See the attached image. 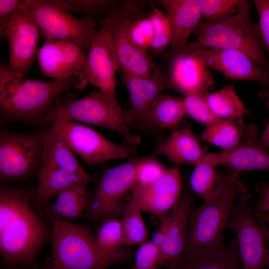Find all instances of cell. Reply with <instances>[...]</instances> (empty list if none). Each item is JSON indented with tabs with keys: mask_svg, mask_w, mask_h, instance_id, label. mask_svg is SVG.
I'll use <instances>...</instances> for the list:
<instances>
[{
	"mask_svg": "<svg viewBox=\"0 0 269 269\" xmlns=\"http://www.w3.org/2000/svg\"><path fill=\"white\" fill-rule=\"evenodd\" d=\"M157 152L177 165H195L207 154L195 134L187 128L174 132L159 146Z\"/></svg>",
	"mask_w": 269,
	"mask_h": 269,
	"instance_id": "obj_24",
	"label": "cell"
},
{
	"mask_svg": "<svg viewBox=\"0 0 269 269\" xmlns=\"http://www.w3.org/2000/svg\"><path fill=\"white\" fill-rule=\"evenodd\" d=\"M148 16L153 28L152 38L149 50L153 56L158 57L164 53L171 44V25L166 13L156 7H151Z\"/></svg>",
	"mask_w": 269,
	"mask_h": 269,
	"instance_id": "obj_34",
	"label": "cell"
},
{
	"mask_svg": "<svg viewBox=\"0 0 269 269\" xmlns=\"http://www.w3.org/2000/svg\"><path fill=\"white\" fill-rule=\"evenodd\" d=\"M122 74V80L132 103L131 108L127 111L129 124L134 122L147 124L148 114L154 101L164 91L172 89L167 76L159 66L147 77Z\"/></svg>",
	"mask_w": 269,
	"mask_h": 269,
	"instance_id": "obj_18",
	"label": "cell"
},
{
	"mask_svg": "<svg viewBox=\"0 0 269 269\" xmlns=\"http://www.w3.org/2000/svg\"><path fill=\"white\" fill-rule=\"evenodd\" d=\"M193 196L183 192L173 208L166 216L167 230L165 242L161 250V266L163 263L181 256L185 249L188 231Z\"/></svg>",
	"mask_w": 269,
	"mask_h": 269,
	"instance_id": "obj_22",
	"label": "cell"
},
{
	"mask_svg": "<svg viewBox=\"0 0 269 269\" xmlns=\"http://www.w3.org/2000/svg\"><path fill=\"white\" fill-rule=\"evenodd\" d=\"M43 165L50 166L84 177L92 182L94 178L78 162L73 151L49 128L44 130Z\"/></svg>",
	"mask_w": 269,
	"mask_h": 269,
	"instance_id": "obj_27",
	"label": "cell"
},
{
	"mask_svg": "<svg viewBox=\"0 0 269 269\" xmlns=\"http://www.w3.org/2000/svg\"><path fill=\"white\" fill-rule=\"evenodd\" d=\"M250 193L241 194L234 206L228 228L235 234L241 269H265L268 247L262 223L256 217Z\"/></svg>",
	"mask_w": 269,
	"mask_h": 269,
	"instance_id": "obj_9",
	"label": "cell"
},
{
	"mask_svg": "<svg viewBox=\"0 0 269 269\" xmlns=\"http://www.w3.org/2000/svg\"><path fill=\"white\" fill-rule=\"evenodd\" d=\"M260 141L264 146L269 148V123L263 132Z\"/></svg>",
	"mask_w": 269,
	"mask_h": 269,
	"instance_id": "obj_44",
	"label": "cell"
},
{
	"mask_svg": "<svg viewBox=\"0 0 269 269\" xmlns=\"http://www.w3.org/2000/svg\"><path fill=\"white\" fill-rule=\"evenodd\" d=\"M261 221L262 222L263 225L264 230H265L266 237H267V240L268 247V259H267V263L266 267H267V269H269V231L267 227L266 226L265 223L263 221V220H261Z\"/></svg>",
	"mask_w": 269,
	"mask_h": 269,
	"instance_id": "obj_45",
	"label": "cell"
},
{
	"mask_svg": "<svg viewBox=\"0 0 269 269\" xmlns=\"http://www.w3.org/2000/svg\"><path fill=\"white\" fill-rule=\"evenodd\" d=\"M161 250L151 241L139 246L133 269H158L161 267Z\"/></svg>",
	"mask_w": 269,
	"mask_h": 269,
	"instance_id": "obj_40",
	"label": "cell"
},
{
	"mask_svg": "<svg viewBox=\"0 0 269 269\" xmlns=\"http://www.w3.org/2000/svg\"><path fill=\"white\" fill-rule=\"evenodd\" d=\"M241 121L220 120L206 126L202 137L206 142L227 150L237 145L244 136Z\"/></svg>",
	"mask_w": 269,
	"mask_h": 269,
	"instance_id": "obj_31",
	"label": "cell"
},
{
	"mask_svg": "<svg viewBox=\"0 0 269 269\" xmlns=\"http://www.w3.org/2000/svg\"><path fill=\"white\" fill-rule=\"evenodd\" d=\"M246 0H198L202 18L207 22H217L239 12Z\"/></svg>",
	"mask_w": 269,
	"mask_h": 269,
	"instance_id": "obj_35",
	"label": "cell"
},
{
	"mask_svg": "<svg viewBox=\"0 0 269 269\" xmlns=\"http://www.w3.org/2000/svg\"><path fill=\"white\" fill-rule=\"evenodd\" d=\"M156 2L166 10L172 30L171 44L164 53L169 61L187 46L191 33L202 18L198 0H158Z\"/></svg>",
	"mask_w": 269,
	"mask_h": 269,
	"instance_id": "obj_20",
	"label": "cell"
},
{
	"mask_svg": "<svg viewBox=\"0 0 269 269\" xmlns=\"http://www.w3.org/2000/svg\"><path fill=\"white\" fill-rule=\"evenodd\" d=\"M167 230V220L165 216L161 220L159 225L152 234L150 240L153 243L159 247L160 249L165 242Z\"/></svg>",
	"mask_w": 269,
	"mask_h": 269,
	"instance_id": "obj_43",
	"label": "cell"
},
{
	"mask_svg": "<svg viewBox=\"0 0 269 269\" xmlns=\"http://www.w3.org/2000/svg\"><path fill=\"white\" fill-rule=\"evenodd\" d=\"M256 190L260 195L261 199L259 202H255L257 209L269 215V185L266 182L258 184Z\"/></svg>",
	"mask_w": 269,
	"mask_h": 269,
	"instance_id": "obj_42",
	"label": "cell"
},
{
	"mask_svg": "<svg viewBox=\"0 0 269 269\" xmlns=\"http://www.w3.org/2000/svg\"><path fill=\"white\" fill-rule=\"evenodd\" d=\"M244 140L236 146L217 152L207 153L204 159L229 169V173L239 177L245 171L263 170L269 172V149L258 138V128L250 124L244 127Z\"/></svg>",
	"mask_w": 269,
	"mask_h": 269,
	"instance_id": "obj_14",
	"label": "cell"
},
{
	"mask_svg": "<svg viewBox=\"0 0 269 269\" xmlns=\"http://www.w3.org/2000/svg\"><path fill=\"white\" fill-rule=\"evenodd\" d=\"M119 67L114 53L109 22L106 17L91 45L79 77L87 84L116 98V73Z\"/></svg>",
	"mask_w": 269,
	"mask_h": 269,
	"instance_id": "obj_12",
	"label": "cell"
},
{
	"mask_svg": "<svg viewBox=\"0 0 269 269\" xmlns=\"http://www.w3.org/2000/svg\"><path fill=\"white\" fill-rule=\"evenodd\" d=\"M22 8L29 12L45 40H67L78 46L87 56L98 30L97 22L86 16L77 18L48 0H23Z\"/></svg>",
	"mask_w": 269,
	"mask_h": 269,
	"instance_id": "obj_7",
	"label": "cell"
},
{
	"mask_svg": "<svg viewBox=\"0 0 269 269\" xmlns=\"http://www.w3.org/2000/svg\"><path fill=\"white\" fill-rule=\"evenodd\" d=\"M186 115L183 98L162 94L151 106L147 124L160 129L171 128Z\"/></svg>",
	"mask_w": 269,
	"mask_h": 269,
	"instance_id": "obj_28",
	"label": "cell"
},
{
	"mask_svg": "<svg viewBox=\"0 0 269 269\" xmlns=\"http://www.w3.org/2000/svg\"><path fill=\"white\" fill-rule=\"evenodd\" d=\"M250 2L247 0L235 15L217 22H203L198 25L195 42L205 48H225L240 51L269 73L258 23L252 20Z\"/></svg>",
	"mask_w": 269,
	"mask_h": 269,
	"instance_id": "obj_6",
	"label": "cell"
},
{
	"mask_svg": "<svg viewBox=\"0 0 269 269\" xmlns=\"http://www.w3.org/2000/svg\"><path fill=\"white\" fill-rule=\"evenodd\" d=\"M50 125L49 130L89 164L125 159L134 154L133 147L117 145L92 128L75 121L57 120Z\"/></svg>",
	"mask_w": 269,
	"mask_h": 269,
	"instance_id": "obj_10",
	"label": "cell"
},
{
	"mask_svg": "<svg viewBox=\"0 0 269 269\" xmlns=\"http://www.w3.org/2000/svg\"><path fill=\"white\" fill-rule=\"evenodd\" d=\"M182 189L180 170L177 166L166 169L159 178L150 184L134 183L131 197L141 211L161 220L176 205Z\"/></svg>",
	"mask_w": 269,
	"mask_h": 269,
	"instance_id": "obj_16",
	"label": "cell"
},
{
	"mask_svg": "<svg viewBox=\"0 0 269 269\" xmlns=\"http://www.w3.org/2000/svg\"><path fill=\"white\" fill-rule=\"evenodd\" d=\"M136 161L131 159L104 172L81 218L96 222L122 216L128 201L125 198L135 183Z\"/></svg>",
	"mask_w": 269,
	"mask_h": 269,
	"instance_id": "obj_11",
	"label": "cell"
},
{
	"mask_svg": "<svg viewBox=\"0 0 269 269\" xmlns=\"http://www.w3.org/2000/svg\"><path fill=\"white\" fill-rule=\"evenodd\" d=\"M204 96L213 113L220 119L241 121L248 113L233 84Z\"/></svg>",
	"mask_w": 269,
	"mask_h": 269,
	"instance_id": "obj_29",
	"label": "cell"
},
{
	"mask_svg": "<svg viewBox=\"0 0 269 269\" xmlns=\"http://www.w3.org/2000/svg\"><path fill=\"white\" fill-rule=\"evenodd\" d=\"M40 37L39 26L29 12L21 8L13 15L3 37L9 44L10 70L26 75L36 56Z\"/></svg>",
	"mask_w": 269,
	"mask_h": 269,
	"instance_id": "obj_15",
	"label": "cell"
},
{
	"mask_svg": "<svg viewBox=\"0 0 269 269\" xmlns=\"http://www.w3.org/2000/svg\"><path fill=\"white\" fill-rule=\"evenodd\" d=\"M114 9L107 18L109 22L113 47L120 70L123 74L140 77L151 75L158 68V65L148 52L139 50L129 41Z\"/></svg>",
	"mask_w": 269,
	"mask_h": 269,
	"instance_id": "obj_21",
	"label": "cell"
},
{
	"mask_svg": "<svg viewBox=\"0 0 269 269\" xmlns=\"http://www.w3.org/2000/svg\"><path fill=\"white\" fill-rule=\"evenodd\" d=\"M216 166L204 158L195 165L190 175L192 190L204 201L213 195L219 184L220 176L216 170Z\"/></svg>",
	"mask_w": 269,
	"mask_h": 269,
	"instance_id": "obj_33",
	"label": "cell"
},
{
	"mask_svg": "<svg viewBox=\"0 0 269 269\" xmlns=\"http://www.w3.org/2000/svg\"><path fill=\"white\" fill-rule=\"evenodd\" d=\"M49 223L52 256L39 269H105L122 261L104 254L88 227L59 218Z\"/></svg>",
	"mask_w": 269,
	"mask_h": 269,
	"instance_id": "obj_4",
	"label": "cell"
},
{
	"mask_svg": "<svg viewBox=\"0 0 269 269\" xmlns=\"http://www.w3.org/2000/svg\"><path fill=\"white\" fill-rule=\"evenodd\" d=\"M162 266L170 269H241L235 239L224 250L182 254Z\"/></svg>",
	"mask_w": 269,
	"mask_h": 269,
	"instance_id": "obj_23",
	"label": "cell"
},
{
	"mask_svg": "<svg viewBox=\"0 0 269 269\" xmlns=\"http://www.w3.org/2000/svg\"><path fill=\"white\" fill-rule=\"evenodd\" d=\"M23 0H0V35L3 38L8 24L13 15L21 9Z\"/></svg>",
	"mask_w": 269,
	"mask_h": 269,
	"instance_id": "obj_41",
	"label": "cell"
},
{
	"mask_svg": "<svg viewBox=\"0 0 269 269\" xmlns=\"http://www.w3.org/2000/svg\"><path fill=\"white\" fill-rule=\"evenodd\" d=\"M44 131L28 133L0 131L1 182L38 178L43 165Z\"/></svg>",
	"mask_w": 269,
	"mask_h": 269,
	"instance_id": "obj_8",
	"label": "cell"
},
{
	"mask_svg": "<svg viewBox=\"0 0 269 269\" xmlns=\"http://www.w3.org/2000/svg\"><path fill=\"white\" fill-rule=\"evenodd\" d=\"M253 2L259 16L258 24L261 40L269 57V0H254ZM259 96L269 102V84L259 92Z\"/></svg>",
	"mask_w": 269,
	"mask_h": 269,
	"instance_id": "obj_39",
	"label": "cell"
},
{
	"mask_svg": "<svg viewBox=\"0 0 269 269\" xmlns=\"http://www.w3.org/2000/svg\"><path fill=\"white\" fill-rule=\"evenodd\" d=\"M219 173L220 183L214 193L190 211L182 254L219 252L228 247L224 243V235L234 206L241 194L250 193L239 177L230 173Z\"/></svg>",
	"mask_w": 269,
	"mask_h": 269,
	"instance_id": "obj_3",
	"label": "cell"
},
{
	"mask_svg": "<svg viewBox=\"0 0 269 269\" xmlns=\"http://www.w3.org/2000/svg\"><path fill=\"white\" fill-rule=\"evenodd\" d=\"M86 183H77L66 188L57 195L54 203L39 211L47 223L56 218L81 217L90 203L92 194Z\"/></svg>",
	"mask_w": 269,
	"mask_h": 269,
	"instance_id": "obj_25",
	"label": "cell"
},
{
	"mask_svg": "<svg viewBox=\"0 0 269 269\" xmlns=\"http://www.w3.org/2000/svg\"><path fill=\"white\" fill-rule=\"evenodd\" d=\"M7 269H22L19 266H12L6 267Z\"/></svg>",
	"mask_w": 269,
	"mask_h": 269,
	"instance_id": "obj_47",
	"label": "cell"
},
{
	"mask_svg": "<svg viewBox=\"0 0 269 269\" xmlns=\"http://www.w3.org/2000/svg\"><path fill=\"white\" fill-rule=\"evenodd\" d=\"M57 120L77 121L115 131L133 146L140 141L139 137L130 130L127 111L123 110L116 99L96 88L80 99L70 98L52 104L49 112L35 125H49Z\"/></svg>",
	"mask_w": 269,
	"mask_h": 269,
	"instance_id": "obj_5",
	"label": "cell"
},
{
	"mask_svg": "<svg viewBox=\"0 0 269 269\" xmlns=\"http://www.w3.org/2000/svg\"><path fill=\"white\" fill-rule=\"evenodd\" d=\"M167 76L172 88L184 97L205 95L213 87L214 81L208 67L191 53L187 46L169 61Z\"/></svg>",
	"mask_w": 269,
	"mask_h": 269,
	"instance_id": "obj_19",
	"label": "cell"
},
{
	"mask_svg": "<svg viewBox=\"0 0 269 269\" xmlns=\"http://www.w3.org/2000/svg\"><path fill=\"white\" fill-rule=\"evenodd\" d=\"M87 85L76 75L51 81L32 80L0 63V115L5 121L34 124L49 112L55 98Z\"/></svg>",
	"mask_w": 269,
	"mask_h": 269,
	"instance_id": "obj_2",
	"label": "cell"
},
{
	"mask_svg": "<svg viewBox=\"0 0 269 269\" xmlns=\"http://www.w3.org/2000/svg\"><path fill=\"white\" fill-rule=\"evenodd\" d=\"M38 180V185L34 189L32 206L38 212L49 205V201L53 197L72 185L80 182H92L80 175L45 165L43 166Z\"/></svg>",
	"mask_w": 269,
	"mask_h": 269,
	"instance_id": "obj_26",
	"label": "cell"
},
{
	"mask_svg": "<svg viewBox=\"0 0 269 269\" xmlns=\"http://www.w3.org/2000/svg\"><path fill=\"white\" fill-rule=\"evenodd\" d=\"M187 47L203 65L214 69L229 79L257 81L264 88L269 84V73L240 51L225 48H205L199 46L195 41L188 43Z\"/></svg>",
	"mask_w": 269,
	"mask_h": 269,
	"instance_id": "obj_13",
	"label": "cell"
},
{
	"mask_svg": "<svg viewBox=\"0 0 269 269\" xmlns=\"http://www.w3.org/2000/svg\"><path fill=\"white\" fill-rule=\"evenodd\" d=\"M98 246L105 255L123 260L126 254L122 250L126 245L121 220L108 217L101 221L95 236Z\"/></svg>",
	"mask_w": 269,
	"mask_h": 269,
	"instance_id": "obj_30",
	"label": "cell"
},
{
	"mask_svg": "<svg viewBox=\"0 0 269 269\" xmlns=\"http://www.w3.org/2000/svg\"><path fill=\"white\" fill-rule=\"evenodd\" d=\"M141 211L135 202L130 197L121 220L127 246H139L146 241L148 232Z\"/></svg>",
	"mask_w": 269,
	"mask_h": 269,
	"instance_id": "obj_32",
	"label": "cell"
},
{
	"mask_svg": "<svg viewBox=\"0 0 269 269\" xmlns=\"http://www.w3.org/2000/svg\"><path fill=\"white\" fill-rule=\"evenodd\" d=\"M86 58L78 46L67 40L46 39L36 54L41 72L53 80L79 76Z\"/></svg>",
	"mask_w": 269,
	"mask_h": 269,
	"instance_id": "obj_17",
	"label": "cell"
},
{
	"mask_svg": "<svg viewBox=\"0 0 269 269\" xmlns=\"http://www.w3.org/2000/svg\"><path fill=\"white\" fill-rule=\"evenodd\" d=\"M204 95L184 96L183 102L186 115L197 122L206 126L221 119L213 113Z\"/></svg>",
	"mask_w": 269,
	"mask_h": 269,
	"instance_id": "obj_36",
	"label": "cell"
},
{
	"mask_svg": "<svg viewBox=\"0 0 269 269\" xmlns=\"http://www.w3.org/2000/svg\"><path fill=\"white\" fill-rule=\"evenodd\" d=\"M256 209L269 231V215L265 212L259 211L257 208Z\"/></svg>",
	"mask_w": 269,
	"mask_h": 269,
	"instance_id": "obj_46",
	"label": "cell"
},
{
	"mask_svg": "<svg viewBox=\"0 0 269 269\" xmlns=\"http://www.w3.org/2000/svg\"><path fill=\"white\" fill-rule=\"evenodd\" d=\"M52 4L65 11L92 14L99 13L114 5L111 0H48Z\"/></svg>",
	"mask_w": 269,
	"mask_h": 269,
	"instance_id": "obj_37",
	"label": "cell"
},
{
	"mask_svg": "<svg viewBox=\"0 0 269 269\" xmlns=\"http://www.w3.org/2000/svg\"><path fill=\"white\" fill-rule=\"evenodd\" d=\"M164 166L153 157L136 158L135 183L146 185L159 178L165 172Z\"/></svg>",
	"mask_w": 269,
	"mask_h": 269,
	"instance_id": "obj_38",
	"label": "cell"
},
{
	"mask_svg": "<svg viewBox=\"0 0 269 269\" xmlns=\"http://www.w3.org/2000/svg\"><path fill=\"white\" fill-rule=\"evenodd\" d=\"M34 189L0 185V254L2 266L39 269L38 256L51 238V226L31 205Z\"/></svg>",
	"mask_w": 269,
	"mask_h": 269,
	"instance_id": "obj_1",
	"label": "cell"
}]
</instances>
